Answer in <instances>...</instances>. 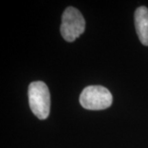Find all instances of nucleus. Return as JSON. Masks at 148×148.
Segmentation results:
<instances>
[{
    "instance_id": "obj_1",
    "label": "nucleus",
    "mask_w": 148,
    "mask_h": 148,
    "mask_svg": "<svg viewBox=\"0 0 148 148\" xmlns=\"http://www.w3.org/2000/svg\"><path fill=\"white\" fill-rule=\"evenodd\" d=\"M29 106L32 113L39 119H46L50 112V94L47 85L37 81L29 85Z\"/></svg>"
},
{
    "instance_id": "obj_2",
    "label": "nucleus",
    "mask_w": 148,
    "mask_h": 148,
    "mask_svg": "<svg viewBox=\"0 0 148 148\" xmlns=\"http://www.w3.org/2000/svg\"><path fill=\"white\" fill-rule=\"evenodd\" d=\"M81 106L89 110H102L110 107L113 96L110 91L102 86H89L80 95Z\"/></svg>"
},
{
    "instance_id": "obj_3",
    "label": "nucleus",
    "mask_w": 148,
    "mask_h": 148,
    "mask_svg": "<svg viewBox=\"0 0 148 148\" xmlns=\"http://www.w3.org/2000/svg\"><path fill=\"white\" fill-rule=\"evenodd\" d=\"M86 21L79 10L73 7H69L62 16L60 32L64 40L73 42L84 32Z\"/></svg>"
},
{
    "instance_id": "obj_4",
    "label": "nucleus",
    "mask_w": 148,
    "mask_h": 148,
    "mask_svg": "<svg viewBox=\"0 0 148 148\" xmlns=\"http://www.w3.org/2000/svg\"><path fill=\"white\" fill-rule=\"evenodd\" d=\"M136 32L141 43L148 46V8L142 6L137 8L134 13Z\"/></svg>"
}]
</instances>
